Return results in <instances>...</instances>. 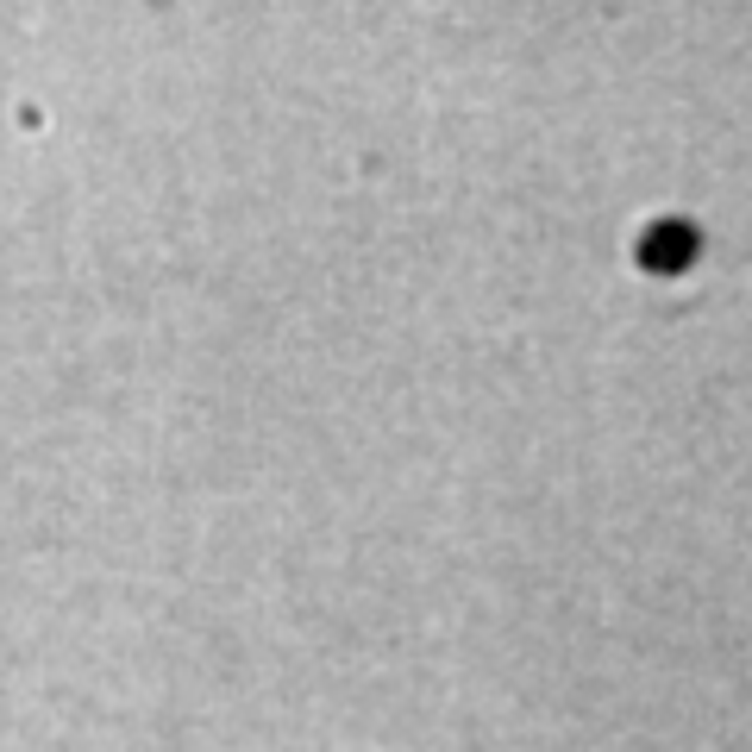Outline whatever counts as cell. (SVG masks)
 Listing matches in <instances>:
<instances>
[{"mask_svg":"<svg viewBox=\"0 0 752 752\" xmlns=\"http://www.w3.org/2000/svg\"><path fill=\"white\" fill-rule=\"evenodd\" d=\"M690 251H696V232H690V226H665V232H658V239L646 245L652 264H684Z\"/></svg>","mask_w":752,"mask_h":752,"instance_id":"cell-1","label":"cell"}]
</instances>
